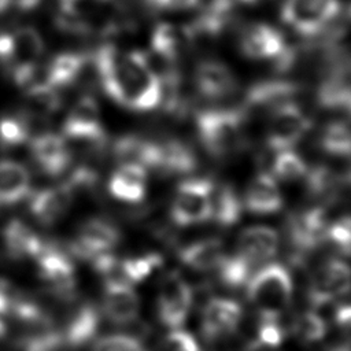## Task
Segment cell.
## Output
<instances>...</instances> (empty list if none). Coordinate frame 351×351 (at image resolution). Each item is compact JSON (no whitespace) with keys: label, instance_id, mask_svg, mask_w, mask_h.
<instances>
[{"label":"cell","instance_id":"40","mask_svg":"<svg viewBox=\"0 0 351 351\" xmlns=\"http://www.w3.org/2000/svg\"><path fill=\"white\" fill-rule=\"evenodd\" d=\"M67 348L69 346L62 333L51 329H43L34 333L23 344V351H66Z\"/></svg>","mask_w":351,"mask_h":351},{"label":"cell","instance_id":"2","mask_svg":"<svg viewBox=\"0 0 351 351\" xmlns=\"http://www.w3.org/2000/svg\"><path fill=\"white\" fill-rule=\"evenodd\" d=\"M291 273L281 263H267L247 282V299L259 318H280L292 300Z\"/></svg>","mask_w":351,"mask_h":351},{"label":"cell","instance_id":"14","mask_svg":"<svg viewBox=\"0 0 351 351\" xmlns=\"http://www.w3.org/2000/svg\"><path fill=\"white\" fill-rule=\"evenodd\" d=\"M44 51V40L34 27L22 26L8 33H0V62L10 67L37 63Z\"/></svg>","mask_w":351,"mask_h":351},{"label":"cell","instance_id":"38","mask_svg":"<svg viewBox=\"0 0 351 351\" xmlns=\"http://www.w3.org/2000/svg\"><path fill=\"white\" fill-rule=\"evenodd\" d=\"M307 165L302 156L292 149L277 152L271 163V176L282 182H295L303 180L307 174Z\"/></svg>","mask_w":351,"mask_h":351},{"label":"cell","instance_id":"41","mask_svg":"<svg viewBox=\"0 0 351 351\" xmlns=\"http://www.w3.org/2000/svg\"><path fill=\"white\" fill-rule=\"evenodd\" d=\"M97 181H99V177L95 169L80 166L70 173V176L63 184L71 191V193L75 197L78 195L92 192L96 188Z\"/></svg>","mask_w":351,"mask_h":351},{"label":"cell","instance_id":"47","mask_svg":"<svg viewBox=\"0 0 351 351\" xmlns=\"http://www.w3.org/2000/svg\"><path fill=\"white\" fill-rule=\"evenodd\" d=\"M243 351H278L277 347H271L269 344H265L262 341H259L258 339L250 340Z\"/></svg>","mask_w":351,"mask_h":351},{"label":"cell","instance_id":"19","mask_svg":"<svg viewBox=\"0 0 351 351\" xmlns=\"http://www.w3.org/2000/svg\"><path fill=\"white\" fill-rule=\"evenodd\" d=\"M280 245L277 230L265 225H255L240 232L236 244V254L252 266L271 259Z\"/></svg>","mask_w":351,"mask_h":351},{"label":"cell","instance_id":"13","mask_svg":"<svg viewBox=\"0 0 351 351\" xmlns=\"http://www.w3.org/2000/svg\"><path fill=\"white\" fill-rule=\"evenodd\" d=\"M241 306L228 298H211L200 314V332L207 341H217L233 335L241 321Z\"/></svg>","mask_w":351,"mask_h":351},{"label":"cell","instance_id":"50","mask_svg":"<svg viewBox=\"0 0 351 351\" xmlns=\"http://www.w3.org/2000/svg\"><path fill=\"white\" fill-rule=\"evenodd\" d=\"M11 1H12V0H0V14L4 12V11L10 7Z\"/></svg>","mask_w":351,"mask_h":351},{"label":"cell","instance_id":"11","mask_svg":"<svg viewBox=\"0 0 351 351\" xmlns=\"http://www.w3.org/2000/svg\"><path fill=\"white\" fill-rule=\"evenodd\" d=\"M121 230L107 219L89 218L84 221L71 241V252L88 261L110 254L121 241Z\"/></svg>","mask_w":351,"mask_h":351},{"label":"cell","instance_id":"21","mask_svg":"<svg viewBox=\"0 0 351 351\" xmlns=\"http://www.w3.org/2000/svg\"><path fill=\"white\" fill-rule=\"evenodd\" d=\"M282 206L284 199L277 180L270 173H258L245 189L243 207L251 214L269 215L278 213Z\"/></svg>","mask_w":351,"mask_h":351},{"label":"cell","instance_id":"15","mask_svg":"<svg viewBox=\"0 0 351 351\" xmlns=\"http://www.w3.org/2000/svg\"><path fill=\"white\" fill-rule=\"evenodd\" d=\"M299 84L289 80H262L254 82L244 93L241 111H267L271 112L277 107L293 101L300 93Z\"/></svg>","mask_w":351,"mask_h":351},{"label":"cell","instance_id":"27","mask_svg":"<svg viewBox=\"0 0 351 351\" xmlns=\"http://www.w3.org/2000/svg\"><path fill=\"white\" fill-rule=\"evenodd\" d=\"M30 192V174L15 160H0V207H10L26 199Z\"/></svg>","mask_w":351,"mask_h":351},{"label":"cell","instance_id":"25","mask_svg":"<svg viewBox=\"0 0 351 351\" xmlns=\"http://www.w3.org/2000/svg\"><path fill=\"white\" fill-rule=\"evenodd\" d=\"M99 324L100 314L97 308L90 303H82L69 313L62 330L59 332L69 348H77L93 339Z\"/></svg>","mask_w":351,"mask_h":351},{"label":"cell","instance_id":"33","mask_svg":"<svg viewBox=\"0 0 351 351\" xmlns=\"http://www.w3.org/2000/svg\"><path fill=\"white\" fill-rule=\"evenodd\" d=\"M185 38L184 30L171 23H158L151 34V53L167 64L176 66L181 43Z\"/></svg>","mask_w":351,"mask_h":351},{"label":"cell","instance_id":"30","mask_svg":"<svg viewBox=\"0 0 351 351\" xmlns=\"http://www.w3.org/2000/svg\"><path fill=\"white\" fill-rule=\"evenodd\" d=\"M243 202L239 193L229 184H215L211 192L210 221L222 228L233 226L241 218Z\"/></svg>","mask_w":351,"mask_h":351},{"label":"cell","instance_id":"23","mask_svg":"<svg viewBox=\"0 0 351 351\" xmlns=\"http://www.w3.org/2000/svg\"><path fill=\"white\" fill-rule=\"evenodd\" d=\"M112 154L121 163H133L144 169L158 170L159 141H152L137 134H123L112 145Z\"/></svg>","mask_w":351,"mask_h":351},{"label":"cell","instance_id":"42","mask_svg":"<svg viewBox=\"0 0 351 351\" xmlns=\"http://www.w3.org/2000/svg\"><path fill=\"white\" fill-rule=\"evenodd\" d=\"M93 351H147L140 340L129 335H108L97 339Z\"/></svg>","mask_w":351,"mask_h":351},{"label":"cell","instance_id":"22","mask_svg":"<svg viewBox=\"0 0 351 351\" xmlns=\"http://www.w3.org/2000/svg\"><path fill=\"white\" fill-rule=\"evenodd\" d=\"M3 245L12 259H36L48 243L21 219L8 221L1 230Z\"/></svg>","mask_w":351,"mask_h":351},{"label":"cell","instance_id":"7","mask_svg":"<svg viewBox=\"0 0 351 351\" xmlns=\"http://www.w3.org/2000/svg\"><path fill=\"white\" fill-rule=\"evenodd\" d=\"M329 223L324 206H313L289 214L287 234L296 258H302L326 241Z\"/></svg>","mask_w":351,"mask_h":351},{"label":"cell","instance_id":"24","mask_svg":"<svg viewBox=\"0 0 351 351\" xmlns=\"http://www.w3.org/2000/svg\"><path fill=\"white\" fill-rule=\"evenodd\" d=\"M108 192L119 202H141L147 193V169L133 163H121L108 180Z\"/></svg>","mask_w":351,"mask_h":351},{"label":"cell","instance_id":"26","mask_svg":"<svg viewBox=\"0 0 351 351\" xmlns=\"http://www.w3.org/2000/svg\"><path fill=\"white\" fill-rule=\"evenodd\" d=\"M225 255V245L217 237L200 239L178 250L180 262L195 271L215 270Z\"/></svg>","mask_w":351,"mask_h":351},{"label":"cell","instance_id":"8","mask_svg":"<svg viewBox=\"0 0 351 351\" xmlns=\"http://www.w3.org/2000/svg\"><path fill=\"white\" fill-rule=\"evenodd\" d=\"M62 136L66 140L84 143L90 147L106 144V130L101 122L100 107L93 96H81L74 103L63 121Z\"/></svg>","mask_w":351,"mask_h":351},{"label":"cell","instance_id":"28","mask_svg":"<svg viewBox=\"0 0 351 351\" xmlns=\"http://www.w3.org/2000/svg\"><path fill=\"white\" fill-rule=\"evenodd\" d=\"M158 171L165 174H188L197 166V158L192 147L180 138H167L159 141Z\"/></svg>","mask_w":351,"mask_h":351},{"label":"cell","instance_id":"4","mask_svg":"<svg viewBox=\"0 0 351 351\" xmlns=\"http://www.w3.org/2000/svg\"><path fill=\"white\" fill-rule=\"evenodd\" d=\"M210 178H188L178 184L173 196L170 217L178 226H192L210 221L211 192Z\"/></svg>","mask_w":351,"mask_h":351},{"label":"cell","instance_id":"12","mask_svg":"<svg viewBox=\"0 0 351 351\" xmlns=\"http://www.w3.org/2000/svg\"><path fill=\"white\" fill-rule=\"evenodd\" d=\"M239 48L247 59L271 60L274 63L285 52L288 44L277 27L265 22H254L241 30Z\"/></svg>","mask_w":351,"mask_h":351},{"label":"cell","instance_id":"5","mask_svg":"<svg viewBox=\"0 0 351 351\" xmlns=\"http://www.w3.org/2000/svg\"><path fill=\"white\" fill-rule=\"evenodd\" d=\"M351 292V266L339 258H328L311 274L307 300L311 307H322Z\"/></svg>","mask_w":351,"mask_h":351},{"label":"cell","instance_id":"44","mask_svg":"<svg viewBox=\"0 0 351 351\" xmlns=\"http://www.w3.org/2000/svg\"><path fill=\"white\" fill-rule=\"evenodd\" d=\"M160 351H200L196 339L186 330L171 329L162 340Z\"/></svg>","mask_w":351,"mask_h":351},{"label":"cell","instance_id":"45","mask_svg":"<svg viewBox=\"0 0 351 351\" xmlns=\"http://www.w3.org/2000/svg\"><path fill=\"white\" fill-rule=\"evenodd\" d=\"M145 3L160 11H181L193 8L199 0H145Z\"/></svg>","mask_w":351,"mask_h":351},{"label":"cell","instance_id":"29","mask_svg":"<svg viewBox=\"0 0 351 351\" xmlns=\"http://www.w3.org/2000/svg\"><path fill=\"white\" fill-rule=\"evenodd\" d=\"M315 99L319 107L351 119V80L348 77L326 75L317 89Z\"/></svg>","mask_w":351,"mask_h":351},{"label":"cell","instance_id":"37","mask_svg":"<svg viewBox=\"0 0 351 351\" xmlns=\"http://www.w3.org/2000/svg\"><path fill=\"white\" fill-rule=\"evenodd\" d=\"M252 265L244 258L233 252L232 255H225L219 266L215 269L219 281L229 289H237L247 285L252 276Z\"/></svg>","mask_w":351,"mask_h":351},{"label":"cell","instance_id":"6","mask_svg":"<svg viewBox=\"0 0 351 351\" xmlns=\"http://www.w3.org/2000/svg\"><path fill=\"white\" fill-rule=\"evenodd\" d=\"M311 129V119L295 103H285L269 112L265 141L271 151L291 149Z\"/></svg>","mask_w":351,"mask_h":351},{"label":"cell","instance_id":"36","mask_svg":"<svg viewBox=\"0 0 351 351\" xmlns=\"http://www.w3.org/2000/svg\"><path fill=\"white\" fill-rule=\"evenodd\" d=\"M289 332L298 341L313 344L321 341L326 336L328 325L317 311H303L292 319Z\"/></svg>","mask_w":351,"mask_h":351},{"label":"cell","instance_id":"1","mask_svg":"<svg viewBox=\"0 0 351 351\" xmlns=\"http://www.w3.org/2000/svg\"><path fill=\"white\" fill-rule=\"evenodd\" d=\"M245 114L241 108H210L195 118L197 137L214 158L225 159L239 154L245 145Z\"/></svg>","mask_w":351,"mask_h":351},{"label":"cell","instance_id":"18","mask_svg":"<svg viewBox=\"0 0 351 351\" xmlns=\"http://www.w3.org/2000/svg\"><path fill=\"white\" fill-rule=\"evenodd\" d=\"M103 313L117 325L134 322L140 313V298L134 287L122 281H104Z\"/></svg>","mask_w":351,"mask_h":351},{"label":"cell","instance_id":"31","mask_svg":"<svg viewBox=\"0 0 351 351\" xmlns=\"http://www.w3.org/2000/svg\"><path fill=\"white\" fill-rule=\"evenodd\" d=\"M85 60V56L78 52L58 53L44 69L45 82L56 89L71 85L82 73Z\"/></svg>","mask_w":351,"mask_h":351},{"label":"cell","instance_id":"16","mask_svg":"<svg viewBox=\"0 0 351 351\" xmlns=\"http://www.w3.org/2000/svg\"><path fill=\"white\" fill-rule=\"evenodd\" d=\"M193 84L200 96L208 100L226 99L239 88L233 70L217 59H204L196 64Z\"/></svg>","mask_w":351,"mask_h":351},{"label":"cell","instance_id":"9","mask_svg":"<svg viewBox=\"0 0 351 351\" xmlns=\"http://www.w3.org/2000/svg\"><path fill=\"white\" fill-rule=\"evenodd\" d=\"M192 304V287L180 273H167L162 278L156 295V314L159 321L170 329H178L186 321Z\"/></svg>","mask_w":351,"mask_h":351},{"label":"cell","instance_id":"34","mask_svg":"<svg viewBox=\"0 0 351 351\" xmlns=\"http://www.w3.org/2000/svg\"><path fill=\"white\" fill-rule=\"evenodd\" d=\"M58 90L59 89L51 86L45 81L26 89L25 95L27 107L25 112L32 119L53 115L62 104V97Z\"/></svg>","mask_w":351,"mask_h":351},{"label":"cell","instance_id":"20","mask_svg":"<svg viewBox=\"0 0 351 351\" xmlns=\"http://www.w3.org/2000/svg\"><path fill=\"white\" fill-rule=\"evenodd\" d=\"M73 202L71 191L59 184L36 192L29 200V213L41 225H55L69 213Z\"/></svg>","mask_w":351,"mask_h":351},{"label":"cell","instance_id":"48","mask_svg":"<svg viewBox=\"0 0 351 351\" xmlns=\"http://www.w3.org/2000/svg\"><path fill=\"white\" fill-rule=\"evenodd\" d=\"M59 7L63 11H74V12H82V3L84 0H58ZM85 15V14H84Z\"/></svg>","mask_w":351,"mask_h":351},{"label":"cell","instance_id":"46","mask_svg":"<svg viewBox=\"0 0 351 351\" xmlns=\"http://www.w3.org/2000/svg\"><path fill=\"white\" fill-rule=\"evenodd\" d=\"M333 322L341 332L351 335V303L340 304L335 310Z\"/></svg>","mask_w":351,"mask_h":351},{"label":"cell","instance_id":"39","mask_svg":"<svg viewBox=\"0 0 351 351\" xmlns=\"http://www.w3.org/2000/svg\"><path fill=\"white\" fill-rule=\"evenodd\" d=\"M326 241L341 255L351 258V215H343L329 223Z\"/></svg>","mask_w":351,"mask_h":351},{"label":"cell","instance_id":"10","mask_svg":"<svg viewBox=\"0 0 351 351\" xmlns=\"http://www.w3.org/2000/svg\"><path fill=\"white\" fill-rule=\"evenodd\" d=\"M40 280L59 298H70L77 287V274L73 256L56 245L47 244L34 259Z\"/></svg>","mask_w":351,"mask_h":351},{"label":"cell","instance_id":"3","mask_svg":"<svg viewBox=\"0 0 351 351\" xmlns=\"http://www.w3.org/2000/svg\"><path fill=\"white\" fill-rule=\"evenodd\" d=\"M341 7L340 0H284L280 18L296 34L315 38L333 25Z\"/></svg>","mask_w":351,"mask_h":351},{"label":"cell","instance_id":"49","mask_svg":"<svg viewBox=\"0 0 351 351\" xmlns=\"http://www.w3.org/2000/svg\"><path fill=\"white\" fill-rule=\"evenodd\" d=\"M267 1H270V0H234V3L239 5H250V7H256V5H261Z\"/></svg>","mask_w":351,"mask_h":351},{"label":"cell","instance_id":"32","mask_svg":"<svg viewBox=\"0 0 351 351\" xmlns=\"http://www.w3.org/2000/svg\"><path fill=\"white\" fill-rule=\"evenodd\" d=\"M318 147L337 159H351V125L344 121L328 122L319 136Z\"/></svg>","mask_w":351,"mask_h":351},{"label":"cell","instance_id":"17","mask_svg":"<svg viewBox=\"0 0 351 351\" xmlns=\"http://www.w3.org/2000/svg\"><path fill=\"white\" fill-rule=\"evenodd\" d=\"M29 151L36 166L49 177L60 176L71 163V151L62 134L44 132L30 138Z\"/></svg>","mask_w":351,"mask_h":351},{"label":"cell","instance_id":"43","mask_svg":"<svg viewBox=\"0 0 351 351\" xmlns=\"http://www.w3.org/2000/svg\"><path fill=\"white\" fill-rule=\"evenodd\" d=\"M287 330L282 328L280 318H259L256 339L271 347H280L285 339Z\"/></svg>","mask_w":351,"mask_h":351},{"label":"cell","instance_id":"35","mask_svg":"<svg viewBox=\"0 0 351 351\" xmlns=\"http://www.w3.org/2000/svg\"><path fill=\"white\" fill-rule=\"evenodd\" d=\"M32 138V118L22 114H7L0 118V147L16 148Z\"/></svg>","mask_w":351,"mask_h":351}]
</instances>
